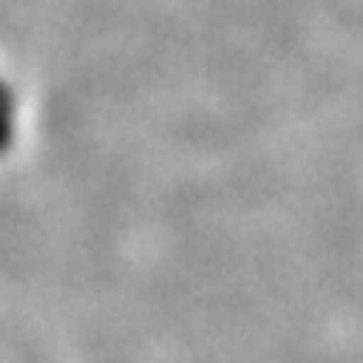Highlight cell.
<instances>
[{
    "instance_id": "obj_1",
    "label": "cell",
    "mask_w": 363,
    "mask_h": 363,
    "mask_svg": "<svg viewBox=\"0 0 363 363\" xmlns=\"http://www.w3.org/2000/svg\"><path fill=\"white\" fill-rule=\"evenodd\" d=\"M11 135H13V101H11L7 84L0 81V152H7Z\"/></svg>"
}]
</instances>
